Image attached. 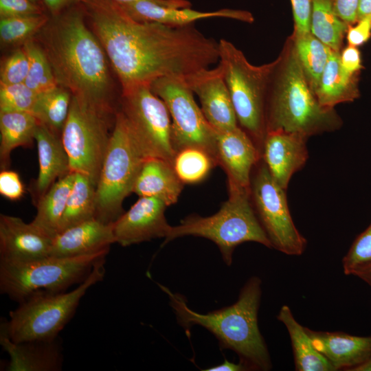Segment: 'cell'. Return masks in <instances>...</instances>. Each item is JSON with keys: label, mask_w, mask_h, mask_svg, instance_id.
Masks as SVG:
<instances>
[{"label": "cell", "mask_w": 371, "mask_h": 371, "mask_svg": "<svg viewBox=\"0 0 371 371\" xmlns=\"http://www.w3.org/2000/svg\"><path fill=\"white\" fill-rule=\"evenodd\" d=\"M121 91L162 77H185L218 62V41L194 24L139 22L113 0H82Z\"/></svg>", "instance_id": "1"}, {"label": "cell", "mask_w": 371, "mask_h": 371, "mask_svg": "<svg viewBox=\"0 0 371 371\" xmlns=\"http://www.w3.org/2000/svg\"><path fill=\"white\" fill-rule=\"evenodd\" d=\"M81 3L49 16L35 36L58 86L99 111L115 115L113 71Z\"/></svg>", "instance_id": "2"}, {"label": "cell", "mask_w": 371, "mask_h": 371, "mask_svg": "<svg viewBox=\"0 0 371 371\" xmlns=\"http://www.w3.org/2000/svg\"><path fill=\"white\" fill-rule=\"evenodd\" d=\"M274 61L266 98L267 132L282 131L308 138L339 129L340 116L319 103L290 36Z\"/></svg>", "instance_id": "3"}, {"label": "cell", "mask_w": 371, "mask_h": 371, "mask_svg": "<svg viewBox=\"0 0 371 371\" xmlns=\"http://www.w3.org/2000/svg\"><path fill=\"white\" fill-rule=\"evenodd\" d=\"M159 286L168 295L178 323L186 331L194 325L206 328L217 338L222 349H230L238 355L247 370L271 368L269 350L258 324L262 293L259 278L253 276L247 281L235 303L205 314L189 308L181 295Z\"/></svg>", "instance_id": "4"}, {"label": "cell", "mask_w": 371, "mask_h": 371, "mask_svg": "<svg viewBox=\"0 0 371 371\" xmlns=\"http://www.w3.org/2000/svg\"><path fill=\"white\" fill-rule=\"evenodd\" d=\"M228 199L216 213L185 218L179 225L170 227L165 243L186 236L209 239L217 245L227 265L232 263L236 247L243 243L255 242L272 248L254 209L250 190L228 184Z\"/></svg>", "instance_id": "5"}, {"label": "cell", "mask_w": 371, "mask_h": 371, "mask_svg": "<svg viewBox=\"0 0 371 371\" xmlns=\"http://www.w3.org/2000/svg\"><path fill=\"white\" fill-rule=\"evenodd\" d=\"M105 258L98 261L88 276L71 291H38L9 314L1 326V333L14 342L56 339L74 315L87 290L102 280Z\"/></svg>", "instance_id": "6"}, {"label": "cell", "mask_w": 371, "mask_h": 371, "mask_svg": "<svg viewBox=\"0 0 371 371\" xmlns=\"http://www.w3.org/2000/svg\"><path fill=\"white\" fill-rule=\"evenodd\" d=\"M218 63L223 70L238 123L261 153L266 129L265 106L270 74L275 61L251 64L233 43L218 41Z\"/></svg>", "instance_id": "7"}, {"label": "cell", "mask_w": 371, "mask_h": 371, "mask_svg": "<svg viewBox=\"0 0 371 371\" xmlns=\"http://www.w3.org/2000/svg\"><path fill=\"white\" fill-rule=\"evenodd\" d=\"M146 159L118 110L95 187V218L109 224L124 213L122 203Z\"/></svg>", "instance_id": "8"}, {"label": "cell", "mask_w": 371, "mask_h": 371, "mask_svg": "<svg viewBox=\"0 0 371 371\" xmlns=\"http://www.w3.org/2000/svg\"><path fill=\"white\" fill-rule=\"evenodd\" d=\"M109 250L74 256L45 258L25 261L0 260V291L21 302L38 291H65L82 282L94 265L105 258Z\"/></svg>", "instance_id": "9"}, {"label": "cell", "mask_w": 371, "mask_h": 371, "mask_svg": "<svg viewBox=\"0 0 371 371\" xmlns=\"http://www.w3.org/2000/svg\"><path fill=\"white\" fill-rule=\"evenodd\" d=\"M115 117L72 95L61 139L69 157L71 172L88 177L95 186Z\"/></svg>", "instance_id": "10"}, {"label": "cell", "mask_w": 371, "mask_h": 371, "mask_svg": "<svg viewBox=\"0 0 371 371\" xmlns=\"http://www.w3.org/2000/svg\"><path fill=\"white\" fill-rule=\"evenodd\" d=\"M120 106L119 111L146 157L172 164L176 151L170 115L164 101L152 91L150 85L121 91Z\"/></svg>", "instance_id": "11"}, {"label": "cell", "mask_w": 371, "mask_h": 371, "mask_svg": "<svg viewBox=\"0 0 371 371\" xmlns=\"http://www.w3.org/2000/svg\"><path fill=\"white\" fill-rule=\"evenodd\" d=\"M261 158L253 170L250 198L272 248L289 256L302 255L307 241L291 217L285 193Z\"/></svg>", "instance_id": "12"}, {"label": "cell", "mask_w": 371, "mask_h": 371, "mask_svg": "<svg viewBox=\"0 0 371 371\" xmlns=\"http://www.w3.org/2000/svg\"><path fill=\"white\" fill-rule=\"evenodd\" d=\"M150 89L168 109L176 153L184 148L198 147L207 151L216 161V131L196 103L184 77L157 78L150 83Z\"/></svg>", "instance_id": "13"}, {"label": "cell", "mask_w": 371, "mask_h": 371, "mask_svg": "<svg viewBox=\"0 0 371 371\" xmlns=\"http://www.w3.org/2000/svg\"><path fill=\"white\" fill-rule=\"evenodd\" d=\"M184 80L201 102V111L216 132L238 126L230 94L218 64L184 77Z\"/></svg>", "instance_id": "14"}, {"label": "cell", "mask_w": 371, "mask_h": 371, "mask_svg": "<svg viewBox=\"0 0 371 371\" xmlns=\"http://www.w3.org/2000/svg\"><path fill=\"white\" fill-rule=\"evenodd\" d=\"M167 207L157 198L140 196L112 223L115 243L127 247L166 238L171 227L165 217Z\"/></svg>", "instance_id": "15"}, {"label": "cell", "mask_w": 371, "mask_h": 371, "mask_svg": "<svg viewBox=\"0 0 371 371\" xmlns=\"http://www.w3.org/2000/svg\"><path fill=\"white\" fill-rule=\"evenodd\" d=\"M53 238L32 222L0 214V260L25 262L49 256Z\"/></svg>", "instance_id": "16"}, {"label": "cell", "mask_w": 371, "mask_h": 371, "mask_svg": "<svg viewBox=\"0 0 371 371\" xmlns=\"http://www.w3.org/2000/svg\"><path fill=\"white\" fill-rule=\"evenodd\" d=\"M261 158L255 143L239 126L216 132V163L225 171L228 184L250 190L253 170Z\"/></svg>", "instance_id": "17"}, {"label": "cell", "mask_w": 371, "mask_h": 371, "mask_svg": "<svg viewBox=\"0 0 371 371\" xmlns=\"http://www.w3.org/2000/svg\"><path fill=\"white\" fill-rule=\"evenodd\" d=\"M307 139L301 135L282 131L266 133L262 159L271 175L284 190L292 176L304 167L308 158Z\"/></svg>", "instance_id": "18"}, {"label": "cell", "mask_w": 371, "mask_h": 371, "mask_svg": "<svg viewBox=\"0 0 371 371\" xmlns=\"http://www.w3.org/2000/svg\"><path fill=\"white\" fill-rule=\"evenodd\" d=\"M117 3V2H116ZM132 19L139 22H157L171 26H184L198 20L221 17L251 23L254 18L246 10L224 8L212 12H200L190 8H170L150 1L117 3Z\"/></svg>", "instance_id": "19"}, {"label": "cell", "mask_w": 371, "mask_h": 371, "mask_svg": "<svg viewBox=\"0 0 371 371\" xmlns=\"http://www.w3.org/2000/svg\"><path fill=\"white\" fill-rule=\"evenodd\" d=\"M115 243L112 223L88 220L56 234L49 256L74 257L109 249Z\"/></svg>", "instance_id": "20"}, {"label": "cell", "mask_w": 371, "mask_h": 371, "mask_svg": "<svg viewBox=\"0 0 371 371\" xmlns=\"http://www.w3.org/2000/svg\"><path fill=\"white\" fill-rule=\"evenodd\" d=\"M313 346L335 370H352L371 355V335L356 336L343 332L315 331L307 328Z\"/></svg>", "instance_id": "21"}, {"label": "cell", "mask_w": 371, "mask_h": 371, "mask_svg": "<svg viewBox=\"0 0 371 371\" xmlns=\"http://www.w3.org/2000/svg\"><path fill=\"white\" fill-rule=\"evenodd\" d=\"M39 172L32 187L36 203L59 179L71 172L61 136L38 122L35 133Z\"/></svg>", "instance_id": "22"}, {"label": "cell", "mask_w": 371, "mask_h": 371, "mask_svg": "<svg viewBox=\"0 0 371 371\" xmlns=\"http://www.w3.org/2000/svg\"><path fill=\"white\" fill-rule=\"evenodd\" d=\"M56 340L14 342L0 333V343L10 356L6 370L54 371L62 366Z\"/></svg>", "instance_id": "23"}, {"label": "cell", "mask_w": 371, "mask_h": 371, "mask_svg": "<svg viewBox=\"0 0 371 371\" xmlns=\"http://www.w3.org/2000/svg\"><path fill=\"white\" fill-rule=\"evenodd\" d=\"M183 185L172 163L160 158H148L141 168L133 192L139 197L157 198L169 206L178 201Z\"/></svg>", "instance_id": "24"}, {"label": "cell", "mask_w": 371, "mask_h": 371, "mask_svg": "<svg viewBox=\"0 0 371 371\" xmlns=\"http://www.w3.org/2000/svg\"><path fill=\"white\" fill-rule=\"evenodd\" d=\"M359 74L346 71L340 61V52L332 50L314 92L324 107L335 109L344 102H352L359 96Z\"/></svg>", "instance_id": "25"}, {"label": "cell", "mask_w": 371, "mask_h": 371, "mask_svg": "<svg viewBox=\"0 0 371 371\" xmlns=\"http://www.w3.org/2000/svg\"><path fill=\"white\" fill-rule=\"evenodd\" d=\"M289 335L297 371H334V367L313 346L306 328L294 317L291 308L283 305L277 316Z\"/></svg>", "instance_id": "26"}, {"label": "cell", "mask_w": 371, "mask_h": 371, "mask_svg": "<svg viewBox=\"0 0 371 371\" xmlns=\"http://www.w3.org/2000/svg\"><path fill=\"white\" fill-rule=\"evenodd\" d=\"M38 122L29 112L0 113V168L8 169L17 147H32Z\"/></svg>", "instance_id": "27"}, {"label": "cell", "mask_w": 371, "mask_h": 371, "mask_svg": "<svg viewBox=\"0 0 371 371\" xmlns=\"http://www.w3.org/2000/svg\"><path fill=\"white\" fill-rule=\"evenodd\" d=\"M74 176L70 172L57 180L36 203V214L32 222L52 237L58 232Z\"/></svg>", "instance_id": "28"}, {"label": "cell", "mask_w": 371, "mask_h": 371, "mask_svg": "<svg viewBox=\"0 0 371 371\" xmlns=\"http://www.w3.org/2000/svg\"><path fill=\"white\" fill-rule=\"evenodd\" d=\"M95 187L88 177L75 173L58 232L82 222L95 218Z\"/></svg>", "instance_id": "29"}, {"label": "cell", "mask_w": 371, "mask_h": 371, "mask_svg": "<svg viewBox=\"0 0 371 371\" xmlns=\"http://www.w3.org/2000/svg\"><path fill=\"white\" fill-rule=\"evenodd\" d=\"M297 58L313 89H316L332 49L311 32H293L290 36ZM315 93V92H314Z\"/></svg>", "instance_id": "30"}, {"label": "cell", "mask_w": 371, "mask_h": 371, "mask_svg": "<svg viewBox=\"0 0 371 371\" xmlns=\"http://www.w3.org/2000/svg\"><path fill=\"white\" fill-rule=\"evenodd\" d=\"M72 93L57 86L37 93L31 113L38 122L61 136L70 109Z\"/></svg>", "instance_id": "31"}, {"label": "cell", "mask_w": 371, "mask_h": 371, "mask_svg": "<svg viewBox=\"0 0 371 371\" xmlns=\"http://www.w3.org/2000/svg\"><path fill=\"white\" fill-rule=\"evenodd\" d=\"M348 25L336 14L333 0H313L311 32L335 52H341Z\"/></svg>", "instance_id": "32"}, {"label": "cell", "mask_w": 371, "mask_h": 371, "mask_svg": "<svg viewBox=\"0 0 371 371\" xmlns=\"http://www.w3.org/2000/svg\"><path fill=\"white\" fill-rule=\"evenodd\" d=\"M216 164L214 157L204 149L187 147L178 150L172 166L181 181L195 183L203 181Z\"/></svg>", "instance_id": "33"}, {"label": "cell", "mask_w": 371, "mask_h": 371, "mask_svg": "<svg viewBox=\"0 0 371 371\" xmlns=\"http://www.w3.org/2000/svg\"><path fill=\"white\" fill-rule=\"evenodd\" d=\"M48 12L27 16L0 18V41L4 47L23 45L33 39L49 19Z\"/></svg>", "instance_id": "34"}, {"label": "cell", "mask_w": 371, "mask_h": 371, "mask_svg": "<svg viewBox=\"0 0 371 371\" xmlns=\"http://www.w3.org/2000/svg\"><path fill=\"white\" fill-rule=\"evenodd\" d=\"M23 47L29 60L28 74L24 83L37 93L58 86L49 60L36 40H30Z\"/></svg>", "instance_id": "35"}, {"label": "cell", "mask_w": 371, "mask_h": 371, "mask_svg": "<svg viewBox=\"0 0 371 371\" xmlns=\"http://www.w3.org/2000/svg\"><path fill=\"white\" fill-rule=\"evenodd\" d=\"M37 93L24 82L14 85L0 84V113H31Z\"/></svg>", "instance_id": "36"}, {"label": "cell", "mask_w": 371, "mask_h": 371, "mask_svg": "<svg viewBox=\"0 0 371 371\" xmlns=\"http://www.w3.org/2000/svg\"><path fill=\"white\" fill-rule=\"evenodd\" d=\"M371 266V223L354 240L343 258L342 267L347 276H356Z\"/></svg>", "instance_id": "37"}, {"label": "cell", "mask_w": 371, "mask_h": 371, "mask_svg": "<svg viewBox=\"0 0 371 371\" xmlns=\"http://www.w3.org/2000/svg\"><path fill=\"white\" fill-rule=\"evenodd\" d=\"M29 69L28 57L23 47H17L3 61L0 69V84L25 82Z\"/></svg>", "instance_id": "38"}, {"label": "cell", "mask_w": 371, "mask_h": 371, "mask_svg": "<svg viewBox=\"0 0 371 371\" xmlns=\"http://www.w3.org/2000/svg\"><path fill=\"white\" fill-rule=\"evenodd\" d=\"M46 12L44 5L30 0H0V18L33 16Z\"/></svg>", "instance_id": "39"}, {"label": "cell", "mask_w": 371, "mask_h": 371, "mask_svg": "<svg viewBox=\"0 0 371 371\" xmlns=\"http://www.w3.org/2000/svg\"><path fill=\"white\" fill-rule=\"evenodd\" d=\"M25 192L24 186L18 173L8 169L0 172V194L11 201L20 199Z\"/></svg>", "instance_id": "40"}, {"label": "cell", "mask_w": 371, "mask_h": 371, "mask_svg": "<svg viewBox=\"0 0 371 371\" xmlns=\"http://www.w3.org/2000/svg\"><path fill=\"white\" fill-rule=\"evenodd\" d=\"M294 21V32H310L313 0H290Z\"/></svg>", "instance_id": "41"}, {"label": "cell", "mask_w": 371, "mask_h": 371, "mask_svg": "<svg viewBox=\"0 0 371 371\" xmlns=\"http://www.w3.org/2000/svg\"><path fill=\"white\" fill-rule=\"evenodd\" d=\"M346 35L349 45L357 47L366 43L371 36V16L349 25Z\"/></svg>", "instance_id": "42"}, {"label": "cell", "mask_w": 371, "mask_h": 371, "mask_svg": "<svg viewBox=\"0 0 371 371\" xmlns=\"http://www.w3.org/2000/svg\"><path fill=\"white\" fill-rule=\"evenodd\" d=\"M359 0H333L337 15L348 25L357 21Z\"/></svg>", "instance_id": "43"}, {"label": "cell", "mask_w": 371, "mask_h": 371, "mask_svg": "<svg viewBox=\"0 0 371 371\" xmlns=\"http://www.w3.org/2000/svg\"><path fill=\"white\" fill-rule=\"evenodd\" d=\"M340 61L344 69L352 74H359L363 68L361 54L357 47L348 45L341 51Z\"/></svg>", "instance_id": "44"}, {"label": "cell", "mask_w": 371, "mask_h": 371, "mask_svg": "<svg viewBox=\"0 0 371 371\" xmlns=\"http://www.w3.org/2000/svg\"><path fill=\"white\" fill-rule=\"evenodd\" d=\"M82 0H43L47 12L51 16H55L68 8L79 3Z\"/></svg>", "instance_id": "45"}, {"label": "cell", "mask_w": 371, "mask_h": 371, "mask_svg": "<svg viewBox=\"0 0 371 371\" xmlns=\"http://www.w3.org/2000/svg\"><path fill=\"white\" fill-rule=\"evenodd\" d=\"M117 3H131L138 1H150L158 3L159 5L170 7V8H190L191 7L190 1L188 0H113Z\"/></svg>", "instance_id": "46"}, {"label": "cell", "mask_w": 371, "mask_h": 371, "mask_svg": "<svg viewBox=\"0 0 371 371\" xmlns=\"http://www.w3.org/2000/svg\"><path fill=\"white\" fill-rule=\"evenodd\" d=\"M203 370L204 371H243V370H247V369L240 361L238 363H236L225 359L224 361L221 364L208 368Z\"/></svg>", "instance_id": "47"}, {"label": "cell", "mask_w": 371, "mask_h": 371, "mask_svg": "<svg viewBox=\"0 0 371 371\" xmlns=\"http://www.w3.org/2000/svg\"><path fill=\"white\" fill-rule=\"evenodd\" d=\"M368 16H371V0H359L357 21Z\"/></svg>", "instance_id": "48"}, {"label": "cell", "mask_w": 371, "mask_h": 371, "mask_svg": "<svg viewBox=\"0 0 371 371\" xmlns=\"http://www.w3.org/2000/svg\"><path fill=\"white\" fill-rule=\"evenodd\" d=\"M355 276L371 286V266L359 272Z\"/></svg>", "instance_id": "49"}, {"label": "cell", "mask_w": 371, "mask_h": 371, "mask_svg": "<svg viewBox=\"0 0 371 371\" xmlns=\"http://www.w3.org/2000/svg\"><path fill=\"white\" fill-rule=\"evenodd\" d=\"M352 371H371V355L363 363L355 368Z\"/></svg>", "instance_id": "50"}, {"label": "cell", "mask_w": 371, "mask_h": 371, "mask_svg": "<svg viewBox=\"0 0 371 371\" xmlns=\"http://www.w3.org/2000/svg\"><path fill=\"white\" fill-rule=\"evenodd\" d=\"M31 1H33L34 3H39V4H43L44 5L43 3V0H30Z\"/></svg>", "instance_id": "51"}]
</instances>
